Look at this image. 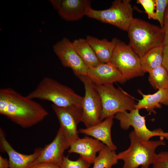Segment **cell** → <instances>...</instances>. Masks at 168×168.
<instances>
[{
  "label": "cell",
  "instance_id": "1",
  "mask_svg": "<svg viewBox=\"0 0 168 168\" xmlns=\"http://www.w3.org/2000/svg\"><path fill=\"white\" fill-rule=\"evenodd\" d=\"M0 114L23 128L36 125L48 114L39 103L10 87L0 89Z\"/></svg>",
  "mask_w": 168,
  "mask_h": 168
},
{
  "label": "cell",
  "instance_id": "2",
  "mask_svg": "<svg viewBox=\"0 0 168 168\" xmlns=\"http://www.w3.org/2000/svg\"><path fill=\"white\" fill-rule=\"evenodd\" d=\"M29 98L52 102L63 108L77 107L82 109L83 97L76 93L69 87L55 80L44 77L37 87L27 96Z\"/></svg>",
  "mask_w": 168,
  "mask_h": 168
},
{
  "label": "cell",
  "instance_id": "3",
  "mask_svg": "<svg viewBox=\"0 0 168 168\" xmlns=\"http://www.w3.org/2000/svg\"><path fill=\"white\" fill-rule=\"evenodd\" d=\"M127 31L128 45L140 58L151 49L164 45V29L143 20L133 18Z\"/></svg>",
  "mask_w": 168,
  "mask_h": 168
},
{
  "label": "cell",
  "instance_id": "4",
  "mask_svg": "<svg viewBox=\"0 0 168 168\" xmlns=\"http://www.w3.org/2000/svg\"><path fill=\"white\" fill-rule=\"evenodd\" d=\"M129 137L130 141L129 147L117 154L118 159L124 161L122 168H138L140 166L148 168L155 161L156 148L166 144L161 139L142 140L136 135L134 130L130 133Z\"/></svg>",
  "mask_w": 168,
  "mask_h": 168
},
{
  "label": "cell",
  "instance_id": "5",
  "mask_svg": "<svg viewBox=\"0 0 168 168\" xmlns=\"http://www.w3.org/2000/svg\"><path fill=\"white\" fill-rule=\"evenodd\" d=\"M95 86L102 102L101 121L108 117H114L118 112L130 111L135 109L134 98L121 89L115 88L113 84H95Z\"/></svg>",
  "mask_w": 168,
  "mask_h": 168
},
{
  "label": "cell",
  "instance_id": "6",
  "mask_svg": "<svg viewBox=\"0 0 168 168\" xmlns=\"http://www.w3.org/2000/svg\"><path fill=\"white\" fill-rule=\"evenodd\" d=\"M131 1L115 0L112 2L110 8L104 10H96L91 7L86 16L127 31L134 18L133 9Z\"/></svg>",
  "mask_w": 168,
  "mask_h": 168
},
{
  "label": "cell",
  "instance_id": "7",
  "mask_svg": "<svg viewBox=\"0 0 168 168\" xmlns=\"http://www.w3.org/2000/svg\"><path fill=\"white\" fill-rule=\"evenodd\" d=\"M110 62L118 69L126 80L145 74L140 58L128 44L118 39Z\"/></svg>",
  "mask_w": 168,
  "mask_h": 168
},
{
  "label": "cell",
  "instance_id": "8",
  "mask_svg": "<svg viewBox=\"0 0 168 168\" xmlns=\"http://www.w3.org/2000/svg\"><path fill=\"white\" fill-rule=\"evenodd\" d=\"M83 83L85 94L82 103V122L86 128L94 125L101 121L102 111L101 98L95 84L86 75L77 77Z\"/></svg>",
  "mask_w": 168,
  "mask_h": 168
},
{
  "label": "cell",
  "instance_id": "9",
  "mask_svg": "<svg viewBox=\"0 0 168 168\" xmlns=\"http://www.w3.org/2000/svg\"><path fill=\"white\" fill-rule=\"evenodd\" d=\"M139 110L135 109L129 112L127 111L116 114L114 118L119 121L120 127L124 130L128 129L131 126L134 128L136 135L145 141H148L151 138L158 136L161 140L168 139V132H164L161 128L151 130L146 124L145 117L141 115Z\"/></svg>",
  "mask_w": 168,
  "mask_h": 168
},
{
  "label": "cell",
  "instance_id": "10",
  "mask_svg": "<svg viewBox=\"0 0 168 168\" xmlns=\"http://www.w3.org/2000/svg\"><path fill=\"white\" fill-rule=\"evenodd\" d=\"M53 49L63 66L71 69L77 77L86 75L88 68L79 56L72 42L69 39L63 38L54 44Z\"/></svg>",
  "mask_w": 168,
  "mask_h": 168
},
{
  "label": "cell",
  "instance_id": "11",
  "mask_svg": "<svg viewBox=\"0 0 168 168\" xmlns=\"http://www.w3.org/2000/svg\"><path fill=\"white\" fill-rule=\"evenodd\" d=\"M52 107L59 121V128L71 144L79 138L77 127L82 122V109L60 107L53 104Z\"/></svg>",
  "mask_w": 168,
  "mask_h": 168
},
{
  "label": "cell",
  "instance_id": "12",
  "mask_svg": "<svg viewBox=\"0 0 168 168\" xmlns=\"http://www.w3.org/2000/svg\"><path fill=\"white\" fill-rule=\"evenodd\" d=\"M70 145L59 128L53 140L42 148L40 155L29 168L35 165L42 163H52L60 167L64 156V152L69 148Z\"/></svg>",
  "mask_w": 168,
  "mask_h": 168
},
{
  "label": "cell",
  "instance_id": "13",
  "mask_svg": "<svg viewBox=\"0 0 168 168\" xmlns=\"http://www.w3.org/2000/svg\"><path fill=\"white\" fill-rule=\"evenodd\" d=\"M60 16L68 21L78 20L86 16L91 8L90 0H49Z\"/></svg>",
  "mask_w": 168,
  "mask_h": 168
},
{
  "label": "cell",
  "instance_id": "14",
  "mask_svg": "<svg viewBox=\"0 0 168 168\" xmlns=\"http://www.w3.org/2000/svg\"><path fill=\"white\" fill-rule=\"evenodd\" d=\"M86 76L96 85H107L115 82L123 84L127 80L118 69L109 62L88 68Z\"/></svg>",
  "mask_w": 168,
  "mask_h": 168
},
{
  "label": "cell",
  "instance_id": "15",
  "mask_svg": "<svg viewBox=\"0 0 168 168\" xmlns=\"http://www.w3.org/2000/svg\"><path fill=\"white\" fill-rule=\"evenodd\" d=\"M0 143L2 150L8 155L9 168H29L30 165L40 155L42 148L36 149L30 154H21L16 151L6 139L1 128L0 129Z\"/></svg>",
  "mask_w": 168,
  "mask_h": 168
},
{
  "label": "cell",
  "instance_id": "16",
  "mask_svg": "<svg viewBox=\"0 0 168 168\" xmlns=\"http://www.w3.org/2000/svg\"><path fill=\"white\" fill-rule=\"evenodd\" d=\"M105 146L94 138H79L70 145L68 152L79 154L80 157L91 164L93 163L97 153Z\"/></svg>",
  "mask_w": 168,
  "mask_h": 168
},
{
  "label": "cell",
  "instance_id": "17",
  "mask_svg": "<svg viewBox=\"0 0 168 168\" xmlns=\"http://www.w3.org/2000/svg\"><path fill=\"white\" fill-rule=\"evenodd\" d=\"M114 118L113 116L108 117L94 125L80 129L79 132L94 138L115 151L117 148L113 142L111 136V129Z\"/></svg>",
  "mask_w": 168,
  "mask_h": 168
},
{
  "label": "cell",
  "instance_id": "18",
  "mask_svg": "<svg viewBox=\"0 0 168 168\" xmlns=\"http://www.w3.org/2000/svg\"><path fill=\"white\" fill-rule=\"evenodd\" d=\"M142 96L135 105V109H145L150 114H155V109L161 107V105H168V89H159L153 94H144L140 90L138 91Z\"/></svg>",
  "mask_w": 168,
  "mask_h": 168
},
{
  "label": "cell",
  "instance_id": "19",
  "mask_svg": "<svg viewBox=\"0 0 168 168\" xmlns=\"http://www.w3.org/2000/svg\"><path fill=\"white\" fill-rule=\"evenodd\" d=\"M86 39L101 63L110 62L118 40L117 38H114L111 41H109L106 38L100 40L88 35Z\"/></svg>",
  "mask_w": 168,
  "mask_h": 168
},
{
  "label": "cell",
  "instance_id": "20",
  "mask_svg": "<svg viewBox=\"0 0 168 168\" xmlns=\"http://www.w3.org/2000/svg\"><path fill=\"white\" fill-rule=\"evenodd\" d=\"M72 44L79 56L88 68L96 67L101 63L86 39H76Z\"/></svg>",
  "mask_w": 168,
  "mask_h": 168
},
{
  "label": "cell",
  "instance_id": "21",
  "mask_svg": "<svg viewBox=\"0 0 168 168\" xmlns=\"http://www.w3.org/2000/svg\"><path fill=\"white\" fill-rule=\"evenodd\" d=\"M164 45L154 48L140 58L141 63L144 73L162 65Z\"/></svg>",
  "mask_w": 168,
  "mask_h": 168
},
{
  "label": "cell",
  "instance_id": "22",
  "mask_svg": "<svg viewBox=\"0 0 168 168\" xmlns=\"http://www.w3.org/2000/svg\"><path fill=\"white\" fill-rule=\"evenodd\" d=\"M147 72L149 83L155 89H168V73L162 65Z\"/></svg>",
  "mask_w": 168,
  "mask_h": 168
},
{
  "label": "cell",
  "instance_id": "23",
  "mask_svg": "<svg viewBox=\"0 0 168 168\" xmlns=\"http://www.w3.org/2000/svg\"><path fill=\"white\" fill-rule=\"evenodd\" d=\"M118 160L115 151L105 146L99 152L92 168H111L117 164Z\"/></svg>",
  "mask_w": 168,
  "mask_h": 168
},
{
  "label": "cell",
  "instance_id": "24",
  "mask_svg": "<svg viewBox=\"0 0 168 168\" xmlns=\"http://www.w3.org/2000/svg\"><path fill=\"white\" fill-rule=\"evenodd\" d=\"M91 164L80 157L75 161L70 160L64 156L60 168H89Z\"/></svg>",
  "mask_w": 168,
  "mask_h": 168
},
{
  "label": "cell",
  "instance_id": "25",
  "mask_svg": "<svg viewBox=\"0 0 168 168\" xmlns=\"http://www.w3.org/2000/svg\"><path fill=\"white\" fill-rule=\"evenodd\" d=\"M156 5L155 20L159 22L161 27L164 26L163 19L165 12L168 6V0H155Z\"/></svg>",
  "mask_w": 168,
  "mask_h": 168
},
{
  "label": "cell",
  "instance_id": "26",
  "mask_svg": "<svg viewBox=\"0 0 168 168\" xmlns=\"http://www.w3.org/2000/svg\"><path fill=\"white\" fill-rule=\"evenodd\" d=\"M137 2L142 6L149 19L155 20L156 5L155 0H138Z\"/></svg>",
  "mask_w": 168,
  "mask_h": 168
},
{
  "label": "cell",
  "instance_id": "27",
  "mask_svg": "<svg viewBox=\"0 0 168 168\" xmlns=\"http://www.w3.org/2000/svg\"><path fill=\"white\" fill-rule=\"evenodd\" d=\"M152 165V168H168V152H162L156 154Z\"/></svg>",
  "mask_w": 168,
  "mask_h": 168
},
{
  "label": "cell",
  "instance_id": "28",
  "mask_svg": "<svg viewBox=\"0 0 168 168\" xmlns=\"http://www.w3.org/2000/svg\"><path fill=\"white\" fill-rule=\"evenodd\" d=\"M164 26L163 29L165 33L164 45H168V6L165 11L163 19Z\"/></svg>",
  "mask_w": 168,
  "mask_h": 168
},
{
  "label": "cell",
  "instance_id": "29",
  "mask_svg": "<svg viewBox=\"0 0 168 168\" xmlns=\"http://www.w3.org/2000/svg\"><path fill=\"white\" fill-rule=\"evenodd\" d=\"M162 65L165 68L168 73V45H164Z\"/></svg>",
  "mask_w": 168,
  "mask_h": 168
},
{
  "label": "cell",
  "instance_id": "30",
  "mask_svg": "<svg viewBox=\"0 0 168 168\" xmlns=\"http://www.w3.org/2000/svg\"><path fill=\"white\" fill-rule=\"evenodd\" d=\"M29 168H60L59 166L51 163H42L35 165Z\"/></svg>",
  "mask_w": 168,
  "mask_h": 168
},
{
  "label": "cell",
  "instance_id": "31",
  "mask_svg": "<svg viewBox=\"0 0 168 168\" xmlns=\"http://www.w3.org/2000/svg\"><path fill=\"white\" fill-rule=\"evenodd\" d=\"M0 168H9V161L0 155Z\"/></svg>",
  "mask_w": 168,
  "mask_h": 168
},
{
  "label": "cell",
  "instance_id": "32",
  "mask_svg": "<svg viewBox=\"0 0 168 168\" xmlns=\"http://www.w3.org/2000/svg\"><path fill=\"white\" fill-rule=\"evenodd\" d=\"M141 168H146L144 166H141Z\"/></svg>",
  "mask_w": 168,
  "mask_h": 168
}]
</instances>
